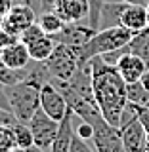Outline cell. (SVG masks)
Masks as SVG:
<instances>
[{"mask_svg":"<svg viewBox=\"0 0 149 152\" xmlns=\"http://www.w3.org/2000/svg\"><path fill=\"white\" fill-rule=\"evenodd\" d=\"M121 23L134 34H140L149 27V13L145 4H126L121 12Z\"/></svg>","mask_w":149,"mask_h":152,"instance_id":"cell-12","label":"cell"},{"mask_svg":"<svg viewBox=\"0 0 149 152\" xmlns=\"http://www.w3.org/2000/svg\"><path fill=\"white\" fill-rule=\"evenodd\" d=\"M75 116L73 108L69 107V110L65 112V116L59 120V127H57V135L54 142H52L50 152H69L71 142L75 139Z\"/></svg>","mask_w":149,"mask_h":152,"instance_id":"cell-13","label":"cell"},{"mask_svg":"<svg viewBox=\"0 0 149 152\" xmlns=\"http://www.w3.org/2000/svg\"><path fill=\"white\" fill-rule=\"evenodd\" d=\"M25 78V69L23 70H16V69H10V66L2 61L0 57V82L4 86H12V84H17Z\"/></svg>","mask_w":149,"mask_h":152,"instance_id":"cell-20","label":"cell"},{"mask_svg":"<svg viewBox=\"0 0 149 152\" xmlns=\"http://www.w3.org/2000/svg\"><path fill=\"white\" fill-rule=\"evenodd\" d=\"M16 148V137L10 126H0V152H10Z\"/></svg>","mask_w":149,"mask_h":152,"instance_id":"cell-22","label":"cell"},{"mask_svg":"<svg viewBox=\"0 0 149 152\" xmlns=\"http://www.w3.org/2000/svg\"><path fill=\"white\" fill-rule=\"evenodd\" d=\"M115 66H117L119 74L124 78V82L132 84V82H138V80L142 78L149 65H147V61L142 59L140 55L128 51V46H126V51L119 57V61H117V65H115Z\"/></svg>","mask_w":149,"mask_h":152,"instance_id":"cell-11","label":"cell"},{"mask_svg":"<svg viewBox=\"0 0 149 152\" xmlns=\"http://www.w3.org/2000/svg\"><path fill=\"white\" fill-rule=\"evenodd\" d=\"M145 152H147V150H145Z\"/></svg>","mask_w":149,"mask_h":152,"instance_id":"cell-33","label":"cell"},{"mask_svg":"<svg viewBox=\"0 0 149 152\" xmlns=\"http://www.w3.org/2000/svg\"><path fill=\"white\" fill-rule=\"evenodd\" d=\"M0 107L6 108V110L12 112V107H10V101H8V95H6V86L0 82Z\"/></svg>","mask_w":149,"mask_h":152,"instance_id":"cell-28","label":"cell"},{"mask_svg":"<svg viewBox=\"0 0 149 152\" xmlns=\"http://www.w3.org/2000/svg\"><path fill=\"white\" fill-rule=\"evenodd\" d=\"M33 23H36L35 8L27 6V4H13L12 10H10V13L6 15V19L2 21L0 27L19 36L29 25H33Z\"/></svg>","mask_w":149,"mask_h":152,"instance_id":"cell-9","label":"cell"},{"mask_svg":"<svg viewBox=\"0 0 149 152\" xmlns=\"http://www.w3.org/2000/svg\"><path fill=\"white\" fill-rule=\"evenodd\" d=\"M57 42L52 38L50 34H44L42 38H38V40L31 42V44H27L29 48V53H31V59L33 61H38V63H44V61L54 53Z\"/></svg>","mask_w":149,"mask_h":152,"instance_id":"cell-16","label":"cell"},{"mask_svg":"<svg viewBox=\"0 0 149 152\" xmlns=\"http://www.w3.org/2000/svg\"><path fill=\"white\" fill-rule=\"evenodd\" d=\"M10 127H12L13 137H16V146H19V148H29V146L35 145L33 131H31V126H29V124L16 120Z\"/></svg>","mask_w":149,"mask_h":152,"instance_id":"cell-17","label":"cell"},{"mask_svg":"<svg viewBox=\"0 0 149 152\" xmlns=\"http://www.w3.org/2000/svg\"><path fill=\"white\" fill-rule=\"evenodd\" d=\"M16 120H17V118L13 116V112H10V110H6V108L0 107V126H12Z\"/></svg>","mask_w":149,"mask_h":152,"instance_id":"cell-26","label":"cell"},{"mask_svg":"<svg viewBox=\"0 0 149 152\" xmlns=\"http://www.w3.org/2000/svg\"><path fill=\"white\" fill-rule=\"evenodd\" d=\"M122 137V145L126 152H145L147 148V131L140 122V116L132 118L124 126L119 127Z\"/></svg>","mask_w":149,"mask_h":152,"instance_id":"cell-8","label":"cell"},{"mask_svg":"<svg viewBox=\"0 0 149 152\" xmlns=\"http://www.w3.org/2000/svg\"><path fill=\"white\" fill-rule=\"evenodd\" d=\"M44 34H46L44 28L38 25V21H36V23H33V25H29L25 31L19 34V40H21L23 44H31V42H35V40H38V38H42Z\"/></svg>","mask_w":149,"mask_h":152,"instance_id":"cell-23","label":"cell"},{"mask_svg":"<svg viewBox=\"0 0 149 152\" xmlns=\"http://www.w3.org/2000/svg\"><path fill=\"white\" fill-rule=\"evenodd\" d=\"M126 95H128V103H134V104H138V107L149 108V91L145 89V86H143L140 80L126 86Z\"/></svg>","mask_w":149,"mask_h":152,"instance_id":"cell-18","label":"cell"},{"mask_svg":"<svg viewBox=\"0 0 149 152\" xmlns=\"http://www.w3.org/2000/svg\"><path fill=\"white\" fill-rule=\"evenodd\" d=\"M12 0H0V25H2V21L6 19V15L10 13V10H12Z\"/></svg>","mask_w":149,"mask_h":152,"instance_id":"cell-27","label":"cell"},{"mask_svg":"<svg viewBox=\"0 0 149 152\" xmlns=\"http://www.w3.org/2000/svg\"><path fill=\"white\" fill-rule=\"evenodd\" d=\"M84 65L79 57L76 46H67V44H57L54 53L44 61V66L50 74V82H69L76 74V70Z\"/></svg>","mask_w":149,"mask_h":152,"instance_id":"cell-4","label":"cell"},{"mask_svg":"<svg viewBox=\"0 0 149 152\" xmlns=\"http://www.w3.org/2000/svg\"><path fill=\"white\" fill-rule=\"evenodd\" d=\"M75 133L80 137V139L88 141V139H92V135H94V127H92V124L80 120L79 124H76V127H75Z\"/></svg>","mask_w":149,"mask_h":152,"instance_id":"cell-24","label":"cell"},{"mask_svg":"<svg viewBox=\"0 0 149 152\" xmlns=\"http://www.w3.org/2000/svg\"><path fill=\"white\" fill-rule=\"evenodd\" d=\"M94 127V148L96 152H126L122 145L121 129L113 124H109L105 118H99L98 122L92 124Z\"/></svg>","mask_w":149,"mask_h":152,"instance_id":"cell-5","label":"cell"},{"mask_svg":"<svg viewBox=\"0 0 149 152\" xmlns=\"http://www.w3.org/2000/svg\"><path fill=\"white\" fill-rule=\"evenodd\" d=\"M147 152H149V135H147V148H145Z\"/></svg>","mask_w":149,"mask_h":152,"instance_id":"cell-31","label":"cell"},{"mask_svg":"<svg viewBox=\"0 0 149 152\" xmlns=\"http://www.w3.org/2000/svg\"><path fill=\"white\" fill-rule=\"evenodd\" d=\"M96 28H92L90 25H79V21H71L65 23L61 27L59 32L52 34V38L57 44H67V46H82L96 34Z\"/></svg>","mask_w":149,"mask_h":152,"instance_id":"cell-10","label":"cell"},{"mask_svg":"<svg viewBox=\"0 0 149 152\" xmlns=\"http://www.w3.org/2000/svg\"><path fill=\"white\" fill-rule=\"evenodd\" d=\"M59 17L65 23L80 21L90 15V4L88 0H56V10Z\"/></svg>","mask_w":149,"mask_h":152,"instance_id":"cell-15","label":"cell"},{"mask_svg":"<svg viewBox=\"0 0 149 152\" xmlns=\"http://www.w3.org/2000/svg\"><path fill=\"white\" fill-rule=\"evenodd\" d=\"M40 88L36 82L23 78L21 82L6 86V95L10 107H12L13 116L19 122L29 124L31 118L35 116V112L40 108Z\"/></svg>","mask_w":149,"mask_h":152,"instance_id":"cell-3","label":"cell"},{"mask_svg":"<svg viewBox=\"0 0 149 152\" xmlns=\"http://www.w3.org/2000/svg\"><path fill=\"white\" fill-rule=\"evenodd\" d=\"M10 152H27V150H25V148H19V146H16V148L10 150Z\"/></svg>","mask_w":149,"mask_h":152,"instance_id":"cell-30","label":"cell"},{"mask_svg":"<svg viewBox=\"0 0 149 152\" xmlns=\"http://www.w3.org/2000/svg\"><path fill=\"white\" fill-rule=\"evenodd\" d=\"M38 25L44 28L46 34H56V32L61 31V27L65 25V21L59 17V13L57 12H44L40 13V17H38Z\"/></svg>","mask_w":149,"mask_h":152,"instance_id":"cell-19","label":"cell"},{"mask_svg":"<svg viewBox=\"0 0 149 152\" xmlns=\"http://www.w3.org/2000/svg\"><path fill=\"white\" fill-rule=\"evenodd\" d=\"M0 57H2V61L10 66V69H16V70L27 69V66L31 65V61H33L27 44H23L21 40L16 42V44L0 48Z\"/></svg>","mask_w":149,"mask_h":152,"instance_id":"cell-14","label":"cell"},{"mask_svg":"<svg viewBox=\"0 0 149 152\" xmlns=\"http://www.w3.org/2000/svg\"><path fill=\"white\" fill-rule=\"evenodd\" d=\"M29 126H31V131H33L35 145L40 146V148H44V150H50L52 142H54L56 135H57L59 122L54 120V118H50L42 108H38V110L35 112V116L31 118Z\"/></svg>","mask_w":149,"mask_h":152,"instance_id":"cell-6","label":"cell"},{"mask_svg":"<svg viewBox=\"0 0 149 152\" xmlns=\"http://www.w3.org/2000/svg\"><path fill=\"white\" fill-rule=\"evenodd\" d=\"M134 36L136 34H134L132 31H128L126 27H122V25L103 27V28H99L86 44L76 46V51H79L80 61H82V63H88L92 57H98V55L109 53V51L126 48L132 42Z\"/></svg>","mask_w":149,"mask_h":152,"instance_id":"cell-2","label":"cell"},{"mask_svg":"<svg viewBox=\"0 0 149 152\" xmlns=\"http://www.w3.org/2000/svg\"><path fill=\"white\" fill-rule=\"evenodd\" d=\"M90 70H92V91L99 112L109 124L119 127L122 112L128 104V84L119 74L117 66L103 61L99 55L90 59Z\"/></svg>","mask_w":149,"mask_h":152,"instance_id":"cell-1","label":"cell"},{"mask_svg":"<svg viewBox=\"0 0 149 152\" xmlns=\"http://www.w3.org/2000/svg\"><path fill=\"white\" fill-rule=\"evenodd\" d=\"M140 82H142L143 86H145V89H147V91H149V66H147V69H145V72H143V76H142V78H140Z\"/></svg>","mask_w":149,"mask_h":152,"instance_id":"cell-29","label":"cell"},{"mask_svg":"<svg viewBox=\"0 0 149 152\" xmlns=\"http://www.w3.org/2000/svg\"><path fill=\"white\" fill-rule=\"evenodd\" d=\"M69 152H96V148L88 146V142H86L84 139H80V137L75 133V139H73V142H71Z\"/></svg>","mask_w":149,"mask_h":152,"instance_id":"cell-25","label":"cell"},{"mask_svg":"<svg viewBox=\"0 0 149 152\" xmlns=\"http://www.w3.org/2000/svg\"><path fill=\"white\" fill-rule=\"evenodd\" d=\"M90 4V15H88V25L99 31V23H102V10L107 4V0H88Z\"/></svg>","mask_w":149,"mask_h":152,"instance_id":"cell-21","label":"cell"},{"mask_svg":"<svg viewBox=\"0 0 149 152\" xmlns=\"http://www.w3.org/2000/svg\"><path fill=\"white\" fill-rule=\"evenodd\" d=\"M40 108L44 110L50 118L59 122L69 110V103H67L65 95L59 91L52 82H46L40 88Z\"/></svg>","mask_w":149,"mask_h":152,"instance_id":"cell-7","label":"cell"},{"mask_svg":"<svg viewBox=\"0 0 149 152\" xmlns=\"http://www.w3.org/2000/svg\"><path fill=\"white\" fill-rule=\"evenodd\" d=\"M147 13H149V2H147Z\"/></svg>","mask_w":149,"mask_h":152,"instance_id":"cell-32","label":"cell"}]
</instances>
